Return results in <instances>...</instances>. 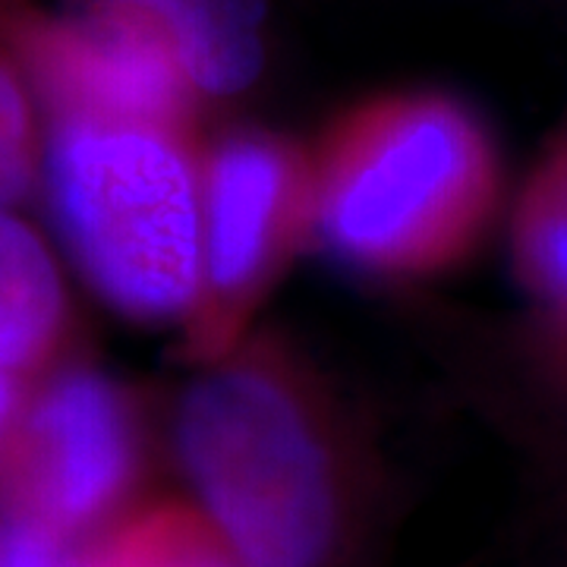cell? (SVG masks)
Here are the masks:
<instances>
[{
    "mask_svg": "<svg viewBox=\"0 0 567 567\" xmlns=\"http://www.w3.org/2000/svg\"><path fill=\"white\" fill-rule=\"evenodd\" d=\"M498 158L483 121L445 92L365 107L341 133L312 199L322 244L372 271L461 259L495 212Z\"/></svg>",
    "mask_w": 567,
    "mask_h": 567,
    "instance_id": "obj_1",
    "label": "cell"
},
{
    "mask_svg": "<svg viewBox=\"0 0 567 567\" xmlns=\"http://www.w3.org/2000/svg\"><path fill=\"white\" fill-rule=\"evenodd\" d=\"M177 457L196 507L244 567H331L350 495L306 406L259 365H224L186 391Z\"/></svg>",
    "mask_w": 567,
    "mask_h": 567,
    "instance_id": "obj_2",
    "label": "cell"
},
{
    "mask_svg": "<svg viewBox=\"0 0 567 567\" xmlns=\"http://www.w3.org/2000/svg\"><path fill=\"white\" fill-rule=\"evenodd\" d=\"M44 177L63 244L104 300L136 319L199 300V174L174 126L61 114Z\"/></svg>",
    "mask_w": 567,
    "mask_h": 567,
    "instance_id": "obj_3",
    "label": "cell"
},
{
    "mask_svg": "<svg viewBox=\"0 0 567 567\" xmlns=\"http://www.w3.org/2000/svg\"><path fill=\"white\" fill-rule=\"evenodd\" d=\"M10 442V507L73 539L121 517L140 473V445L126 401L104 375L61 372Z\"/></svg>",
    "mask_w": 567,
    "mask_h": 567,
    "instance_id": "obj_4",
    "label": "cell"
},
{
    "mask_svg": "<svg viewBox=\"0 0 567 567\" xmlns=\"http://www.w3.org/2000/svg\"><path fill=\"white\" fill-rule=\"evenodd\" d=\"M25 51L58 114L177 126L193 92L162 25L126 10L35 25Z\"/></svg>",
    "mask_w": 567,
    "mask_h": 567,
    "instance_id": "obj_5",
    "label": "cell"
},
{
    "mask_svg": "<svg viewBox=\"0 0 567 567\" xmlns=\"http://www.w3.org/2000/svg\"><path fill=\"white\" fill-rule=\"evenodd\" d=\"M297 167L278 142L230 136L199 177L203 287L234 300L262 278L297 205Z\"/></svg>",
    "mask_w": 567,
    "mask_h": 567,
    "instance_id": "obj_6",
    "label": "cell"
},
{
    "mask_svg": "<svg viewBox=\"0 0 567 567\" xmlns=\"http://www.w3.org/2000/svg\"><path fill=\"white\" fill-rule=\"evenodd\" d=\"M63 319L58 265L39 234L0 208V369L20 372L51 347Z\"/></svg>",
    "mask_w": 567,
    "mask_h": 567,
    "instance_id": "obj_7",
    "label": "cell"
},
{
    "mask_svg": "<svg viewBox=\"0 0 567 567\" xmlns=\"http://www.w3.org/2000/svg\"><path fill=\"white\" fill-rule=\"evenodd\" d=\"M514 265L543 324L567 328V126L529 174L517 203Z\"/></svg>",
    "mask_w": 567,
    "mask_h": 567,
    "instance_id": "obj_8",
    "label": "cell"
},
{
    "mask_svg": "<svg viewBox=\"0 0 567 567\" xmlns=\"http://www.w3.org/2000/svg\"><path fill=\"white\" fill-rule=\"evenodd\" d=\"M265 0H203L174 29L171 51L183 80L205 95H237L262 73Z\"/></svg>",
    "mask_w": 567,
    "mask_h": 567,
    "instance_id": "obj_9",
    "label": "cell"
},
{
    "mask_svg": "<svg viewBox=\"0 0 567 567\" xmlns=\"http://www.w3.org/2000/svg\"><path fill=\"white\" fill-rule=\"evenodd\" d=\"M82 567H244V561L199 507L152 505L114 517L82 548Z\"/></svg>",
    "mask_w": 567,
    "mask_h": 567,
    "instance_id": "obj_10",
    "label": "cell"
},
{
    "mask_svg": "<svg viewBox=\"0 0 567 567\" xmlns=\"http://www.w3.org/2000/svg\"><path fill=\"white\" fill-rule=\"evenodd\" d=\"M35 167V123L22 76L0 58V208L29 189Z\"/></svg>",
    "mask_w": 567,
    "mask_h": 567,
    "instance_id": "obj_11",
    "label": "cell"
},
{
    "mask_svg": "<svg viewBox=\"0 0 567 567\" xmlns=\"http://www.w3.org/2000/svg\"><path fill=\"white\" fill-rule=\"evenodd\" d=\"M0 567H82L80 539L7 507L0 517Z\"/></svg>",
    "mask_w": 567,
    "mask_h": 567,
    "instance_id": "obj_12",
    "label": "cell"
},
{
    "mask_svg": "<svg viewBox=\"0 0 567 567\" xmlns=\"http://www.w3.org/2000/svg\"><path fill=\"white\" fill-rule=\"evenodd\" d=\"M203 0H92V7H107V10H126V13H140L145 20L158 22L162 32L167 35L171 25L193 13Z\"/></svg>",
    "mask_w": 567,
    "mask_h": 567,
    "instance_id": "obj_13",
    "label": "cell"
},
{
    "mask_svg": "<svg viewBox=\"0 0 567 567\" xmlns=\"http://www.w3.org/2000/svg\"><path fill=\"white\" fill-rule=\"evenodd\" d=\"M546 369H548V379H551V385L555 391L561 394V401H565V413H567V328H551L546 324ZM558 442H565L567 445V416H565V432H561V439Z\"/></svg>",
    "mask_w": 567,
    "mask_h": 567,
    "instance_id": "obj_14",
    "label": "cell"
},
{
    "mask_svg": "<svg viewBox=\"0 0 567 567\" xmlns=\"http://www.w3.org/2000/svg\"><path fill=\"white\" fill-rule=\"evenodd\" d=\"M20 416V388H17V372L0 369V447H7Z\"/></svg>",
    "mask_w": 567,
    "mask_h": 567,
    "instance_id": "obj_15",
    "label": "cell"
},
{
    "mask_svg": "<svg viewBox=\"0 0 567 567\" xmlns=\"http://www.w3.org/2000/svg\"><path fill=\"white\" fill-rule=\"evenodd\" d=\"M551 466L558 473V502H555V514H558V548H561V567H567V445L558 442L555 454H551Z\"/></svg>",
    "mask_w": 567,
    "mask_h": 567,
    "instance_id": "obj_16",
    "label": "cell"
}]
</instances>
